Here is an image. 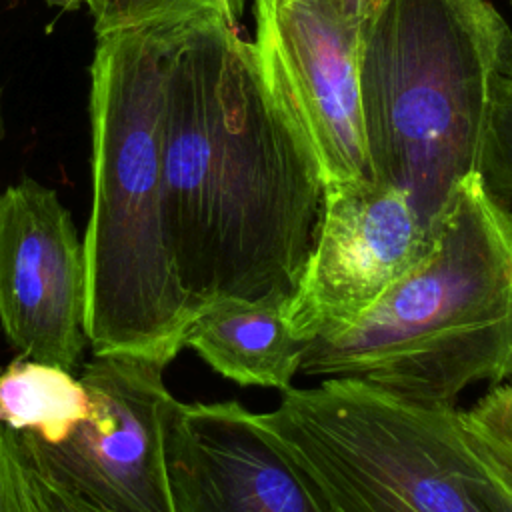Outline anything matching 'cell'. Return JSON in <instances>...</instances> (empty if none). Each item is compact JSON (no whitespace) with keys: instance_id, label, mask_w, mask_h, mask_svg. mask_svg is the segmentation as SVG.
<instances>
[{"instance_id":"20","label":"cell","mask_w":512,"mask_h":512,"mask_svg":"<svg viewBox=\"0 0 512 512\" xmlns=\"http://www.w3.org/2000/svg\"><path fill=\"white\" fill-rule=\"evenodd\" d=\"M366 2H368V4H372V2H374V0H366Z\"/></svg>"},{"instance_id":"4","label":"cell","mask_w":512,"mask_h":512,"mask_svg":"<svg viewBox=\"0 0 512 512\" xmlns=\"http://www.w3.org/2000/svg\"><path fill=\"white\" fill-rule=\"evenodd\" d=\"M512 78V30L490 0H374L358 96L372 180L430 226L476 172L492 90Z\"/></svg>"},{"instance_id":"16","label":"cell","mask_w":512,"mask_h":512,"mask_svg":"<svg viewBox=\"0 0 512 512\" xmlns=\"http://www.w3.org/2000/svg\"><path fill=\"white\" fill-rule=\"evenodd\" d=\"M0 512H50L14 434L0 424Z\"/></svg>"},{"instance_id":"5","label":"cell","mask_w":512,"mask_h":512,"mask_svg":"<svg viewBox=\"0 0 512 512\" xmlns=\"http://www.w3.org/2000/svg\"><path fill=\"white\" fill-rule=\"evenodd\" d=\"M330 512H512V490L456 406H426L350 378L282 390L258 414Z\"/></svg>"},{"instance_id":"6","label":"cell","mask_w":512,"mask_h":512,"mask_svg":"<svg viewBox=\"0 0 512 512\" xmlns=\"http://www.w3.org/2000/svg\"><path fill=\"white\" fill-rule=\"evenodd\" d=\"M366 0H252L266 86L314 152L322 180H372L358 96Z\"/></svg>"},{"instance_id":"12","label":"cell","mask_w":512,"mask_h":512,"mask_svg":"<svg viewBox=\"0 0 512 512\" xmlns=\"http://www.w3.org/2000/svg\"><path fill=\"white\" fill-rule=\"evenodd\" d=\"M90 396L74 372L16 356L0 370V424L60 444L90 418Z\"/></svg>"},{"instance_id":"1","label":"cell","mask_w":512,"mask_h":512,"mask_svg":"<svg viewBox=\"0 0 512 512\" xmlns=\"http://www.w3.org/2000/svg\"><path fill=\"white\" fill-rule=\"evenodd\" d=\"M324 180L264 82L252 42L212 12L168 28L162 214L174 272L202 308H286L312 250Z\"/></svg>"},{"instance_id":"17","label":"cell","mask_w":512,"mask_h":512,"mask_svg":"<svg viewBox=\"0 0 512 512\" xmlns=\"http://www.w3.org/2000/svg\"><path fill=\"white\" fill-rule=\"evenodd\" d=\"M28 464H30V462H28ZM30 468H32V474H34V478H36V484H38V488H40V494H42L46 506L50 508V512H106V510H102V508H98V506L86 502L84 498L72 494L70 490H66L64 486L56 484L54 480L46 478V476L40 474L32 464H30Z\"/></svg>"},{"instance_id":"19","label":"cell","mask_w":512,"mask_h":512,"mask_svg":"<svg viewBox=\"0 0 512 512\" xmlns=\"http://www.w3.org/2000/svg\"><path fill=\"white\" fill-rule=\"evenodd\" d=\"M100 0H46V4L62 8V10H78V8H88L90 14L96 10Z\"/></svg>"},{"instance_id":"9","label":"cell","mask_w":512,"mask_h":512,"mask_svg":"<svg viewBox=\"0 0 512 512\" xmlns=\"http://www.w3.org/2000/svg\"><path fill=\"white\" fill-rule=\"evenodd\" d=\"M84 248L58 194L24 178L0 192V326L16 356L80 370L88 344Z\"/></svg>"},{"instance_id":"21","label":"cell","mask_w":512,"mask_h":512,"mask_svg":"<svg viewBox=\"0 0 512 512\" xmlns=\"http://www.w3.org/2000/svg\"><path fill=\"white\" fill-rule=\"evenodd\" d=\"M510 2H512V0H510Z\"/></svg>"},{"instance_id":"13","label":"cell","mask_w":512,"mask_h":512,"mask_svg":"<svg viewBox=\"0 0 512 512\" xmlns=\"http://www.w3.org/2000/svg\"><path fill=\"white\" fill-rule=\"evenodd\" d=\"M476 174L488 194L512 212V78H500L492 90Z\"/></svg>"},{"instance_id":"11","label":"cell","mask_w":512,"mask_h":512,"mask_svg":"<svg viewBox=\"0 0 512 512\" xmlns=\"http://www.w3.org/2000/svg\"><path fill=\"white\" fill-rule=\"evenodd\" d=\"M304 346L282 308L236 300L206 306L184 336V348H192L220 376L276 390L292 388Z\"/></svg>"},{"instance_id":"8","label":"cell","mask_w":512,"mask_h":512,"mask_svg":"<svg viewBox=\"0 0 512 512\" xmlns=\"http://www.w3.org/2000/svg\"><path fill=\"white\" fill-rule=\"evenodd\" d=\"M430 226L408 196L376 180L326 182L312 250L284 308L308 342L358 320L428 250Z\"/></svg>"},{"instance_id":"3","label":"cell","mask_w":512,"mask_h":512,"mask_svg":"<svg viewBox=\"0 0 512 512\" xmlns=\"http://www.w3.org/2000/svg\"><path fill=\"white\" fill-rule=\"evenodd\" d=\"M300 374L426 406L512 380V212L476 172L432 218L424 256L350 326L306 342Z\"/></svg>"},{"instance_id":"14","label":"cell","mask_w":512,"mask_h":512,"mask_svg":"<svg viewBox=\"0 0 512 512\" xmlns=\"http://www.w3.org/2000/svg\"><path fill=\"white\" fill-rule=\"evenodd\" d=\"M462 420L478 452L512 490V380L494 386L472 408L462 410Z\"/></svg>"},{"instance_id":"2","label":"cell","mask_w":512,"mask_h":512,"mask_svg":"<svg viewBox=\"0 0 512 512\" xmlns=\"http://www.w3.org/2000/svg\"><path fill=\"white\" fill-rule=\"evenodd\" d=\"M170 26L96 38L88 104L92 204L82 240L84 328L94 356L132 354L166 366L204 310L174 272L162 214Z\"/></svg>"},{"instance_id":"7","label":"cell","mask_w":512,"mask_h":512,"mask_svg":"<svg viewBox=\"0 0 512 512\" xmlns=\"http://www.w3.org/2000/svg\"><path fill=\"white\" fill-rule=\"evenodd\" d=\"M164 370L154 358L94 356L78 374L90 418L60 444L12 432L24 458L106 512H174L162 442V412L172 398Z\"/></svg>"},{"instance_id":"10","label":"cell","mask_w":512,"mask_h":512,"mask_svg":"<svg viewBox=\"0 0 512 512\" xmlns=\"http://www.w3.org/2000/svg\"><path fill=\"white\" fill-rule=\"evenodd\" d=\"M174 512H330L290 452L236 400L162 412Z\"/></svg>"},{"instance_id":"18","label":"cell","mask_w":512,"mask_h":512,"mask_svg":"<svg viewBox=\"0 0 512 512\" xmlns=\"http://www.w3.org/2000/svg\"><path fill=\"white\" fill-rule=\"evenodd\" d=\"M246 2L248 0H216V4L220 8V12L224 14V18L230 24H234V26H238V22H240V18H242V14L246 10Z\"/></svg>"},{"instance_id":"15","label":"cell","mask_w":512,"mask_h":512,"mask_svg":"<svg viewBox=\"0 0 512 512\" xmlns=\"http://www.w3.org/2000/svg\"><path fill=\"white\" fill-rule=\"evenodd\" d=\"M212 12H220L216 0H100L92 16L96 38H102L126 30L186 22Z\"/></svg>"}]
</instances>
